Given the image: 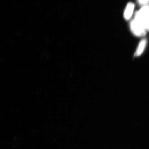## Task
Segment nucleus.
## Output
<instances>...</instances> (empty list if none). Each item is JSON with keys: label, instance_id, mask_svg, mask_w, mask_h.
<instances>
[{"label": "nucleus", "instance_id": "nucleus-1", "mask_svg": "<svg viewBox=\"0 0 149 149\" xmlns=\"http://www.w3.org/2000/svg\"><path fill=\"white\" fill-rule=\"evenodd\" d=\"M131 29L132 32L137 36L144 35L146 30L144 25L136 18H135L131 23Z\"/></svg>", "mask_w": 149, "mask_h": 149}, {"label": "nucleus", "instance_id": "nucleus-2", "mask_svg": "<svg viewBox=\"0 0 149 149\" xmlns=\"http://www.w3.org/2000/svg\"><path fill=\"white\" fill-rule=\"evenodd\" d=\"M134 9V4L132 3H129L127 4L124 13V17L126 19H129L132 17Z\"/></svg>", "mask_w": 149, "mask_h": 149}, {"label": "nucleus", "instance_id": "nucleus-3", "mask_svg": "<svg viewBox=\"0 0 149 149\" xmlns=\"http://www.w3.org/2000/svg\"><path fill=\"white\" fill-rule=\"evenodd\" d=\"M146 45V40H143L141 42V43H139V45L138 46V49L136 50V56H139L142 54L145 49Z\"/></svg>", "mask_w": 149, "mask_h": 149}, {"label": "nucleus", "instance_id": "nucleus-4", "mask_svg": "<svg viewBox=\"0 0 149 149\" xmlns=\"http://www.w3.org/2000/svg\"><path fill=\"white\" fill-rule=\"evenodd\" d=\"M149 1V0H139V2L141 4H144L148 3Z\"/></svg>", "mask_w": 149, "mask_h": 149}]
</instances>
